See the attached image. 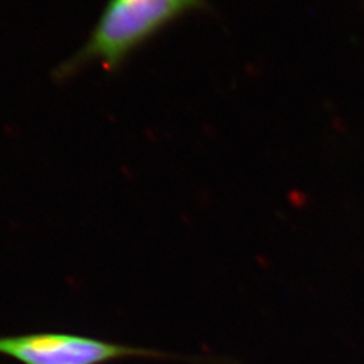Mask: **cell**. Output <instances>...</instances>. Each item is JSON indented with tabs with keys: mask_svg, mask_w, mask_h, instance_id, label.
Returning <instances> with one entry per match:
<instances>
[{
	"mask_svg": "<svg viewBox=\"0 0 364 364\" xmlns=\"http://www.w3.org/2000/svg\"><path fill=\"white\" fill-rule=\"evenodd\" d=\"M204 6V0H109L84 48L60 68L58 76L69 77L91 61L117 70L164 27Z\"/></svg>",
	"mask_w": 364,
	"mask_h": 364,
	"instance_id": "1",
	"label": "cell"
},
{
	"mask_svg": "<svg viewBox=\"0 0 364 364\" xmlns=\"http://www.w3.org/2000/svg\"><path fill=\"white\" fill-rule=\"evenodd\" d=\"M0 355L21 364H109L132 358L212 364L210 359L134 347L66 332L0 336Z\"/></svg>",
	"mask_w": 364,
	"mask_h": 364,
	"instance_id": "2",
	"label": "cell"
}]
</instances>
